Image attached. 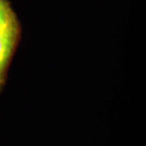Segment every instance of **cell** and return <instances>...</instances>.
Listing matches in <instances>:
<instances>
[{
    "label": "cell",
    "instance_id": "3",
    "mask_svg": "<svg viewBox=\"0 0 146 146\" xmlns=\"http://www.w3.org/2000/svg\"><path fill=\"white\" fill-rule=\"evenodd\" d=\"M3 1V0H0V3H2Z\"/></svg>",
    "mask_w": 146,
    "mask_h": 146
},
{
    "label": "cell",
    "instance_id": "1",
    "mask_svg": "<svg viewBox=\"0 0 146 146\" xmlns=\"http://www.w3.org/2000/svg\"><path fill=\"white\" fill-rule=\"evenodd\" d=\"M16 34V25L11 27L0 34V74L5 68L12 51Z\"/></svg>",
    "mask_w": 146,
    "mask_h": 146
},
{
    "label": "cell",
    "instance_id": "2",
    "mask_svg": "<svg viewBox=\"0 0 146 146\" xmlns=\"http://www.w3.org/2000/svg\"><path fill=\"white\" fill-rule=\"evenodd\" d=\"M14 25L16 22L13 13L5 1H3L0 3V34Z\"/></svg>",
    "mask_w": 146,
    "mask_h": 146
}]
</instances>
